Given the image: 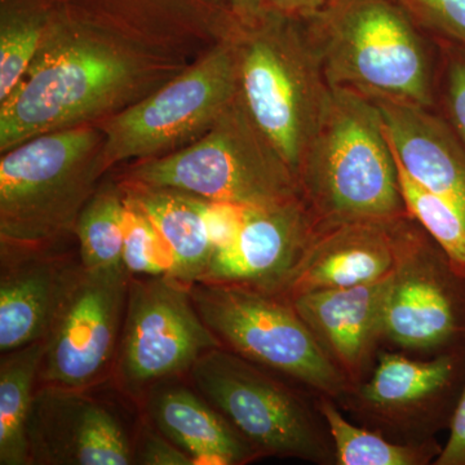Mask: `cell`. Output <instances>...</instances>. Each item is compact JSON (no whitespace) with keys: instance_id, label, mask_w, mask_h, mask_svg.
Instances as JSON below:
<instances>
[{"instance_id":"cell-22","label":"cell","mask_w":465,"mask_h":465,"mask_svg":"<svg viewBox=\"0 0 465 465\" xmlns=\"http://www.w3.org/2000/svg\"><path fill=\"white\" fill-rule=\"evenodd\" d=\"M122 185L145 211L173 253L170 277L189 286L201 281L213 259V247L194 195L174 189Z\"/></svg>"},{"instance_id":"cell-11","label":"cell","mask_w":465,"mask_h":465,"mask_svg":"<svg viewBox=\"0 0 465 465\" xmlns=\"http://www.w3.org/2000/svg\"><path fill=\"white\" fill-rule=\"evenodd\" d=\"M465 390V347L433 357L381 349L371 375L339 403L354 423L400 443L437 440Z\"/></svg>"},{"instance_id":"cell-3","label":"cell","mask_w":465,"mask_h":465,"mask_svg":"<svg viewBox=\"0 0 465 465\" xmlns=\"http://www.w3.org/2000/svg\"><path fill=\"white\" fill-rule=\"evenodd\" d=\"M228 32L237 54L241 103L298 176L331 94L307 24L265 9L246 23L232 16Z\"/></svg>"},{"instance_id":"cell-23","label":"cell","mask_w":465,"mask_h":465,"mask_svg":"<svg viewBox=\"0 0 465 465\" xmlns=\"http://www.w3.org/2000/svg\"><path fill=\"white\" fill-rule=\"evenodd\" d=\"M45 341L2 354L0 360V464L32 465L27 424L39 372Z\"/></svg>"},{"instance_id":"cell-29","label":"cell","mask_w":465,"mask_h":465,"mask_svg":"<svg viewBox=\"0 0 465 465\" xmlns=\"http://www.w3.org/2000/svg\"><path fill=\"white\" fill-rule=\"evenodd\" d=\"M437 43L436 110L465 148V48L448 42Z\"/></svg>"},{"instance_id":"cell-16","label":"cell","mask_w":465,"mask_h":465,"mask_svg":"<svg viewBox=\"0 0 465 465\" xmlns=\"http://www.w3.org/2000/svg\"><path fill=\"white\" fill-rule=\"evenodd\" d=\"M391 274L348 289L313 291L292 300L332 365L351 387L365 381L384 349V308Z\"/></svg>"},{"instance_id":"cell-31","label":"cell","mask_w":465,"mask_h":465,"mask_svg":"<svg viewBox=\"0 0 465 465\" xmlns=\"http://www.w3.org/2000/svg\"><path fill=\"white\" fill-rule=\"evenodd\" d=\"M194 197L206 222L213 253L228 249L240 234L246 215V207L226 202L204 200L198 195Z\"/></svg>"},{"instance_id":"cell-33","label":"cell","mask_w":465,"mask_h":465,"mask_svg":"<svg viewBox=\"0 0 465 465\" xmlns=\"http://www.w3.org/2000/svg\"><path fill=\"white\" fill-rule=\"evenodd\" d=\"M433 465H465V390L450 427L449 439Z\"/></svg>"},{"instance_id":"cell-9","label":"cell","mask_w":465,"mask_h":465,"mask_svg":"<svg viewBox=\"0 0 465 465\" xmlns=\"http://www.w3.org/2000/svg\"><path fill=\"white\" fill-rule=\"evenodd\" d=\"M238 96V65L228 30L180 74L97 124L106 173L118 164L170 154L194 143Z\"/></svg>"},{"instance_id":"cell-12","label":"cell","mask_w":465,"mask_h":465,"mask_svg":"<svg viewBox=\"0 0 465 465\" xmlns=\"http://www.w3.org/2000/svg\"><path fill=\"white\" fill-rule=\"evenodd\" d=\"M223 347L198 313L191 286L170 275L131 277L113 366L118 387L134 399L188 374L207 351Z\"/></svg>"},{"instance_id":"cell-6","label":"cell","mask_w":465,"mask_h":465,"mask_svg":"<svg viewBox=\"0 0 465 465\" xmlns=\"http://www.w3.org/2000/svg\"><path fill=\"white\" fill-rule=\"evenodd\" d=\"M118 179L246 208L302 198L295 173L253 124L240 96L200 139L170 154L134 162Z\"/></svg>"},{"instance_id":"cell-34","label":"cell","mask_w":465,"mask_h":465,"mask_svg":"<svg viewBox=\"0 0 465 465\" xmlns=\"http://www.w3.org/2000/svg\"><path fill=\"white\" fill-rule=\"evenodd\" d=\"M327 2L329 0H262V5L265 9L307 21L317 16Z\"/></svg>"},{"instance_id":"cell-19","label":"cell","mask_w":465,"mask_h":465,"mask_svg":"<svg viewBox=\"0 0 465 465\" xmlns=\"http://www.w3.org/2000/svg\"><path fill=\"white\" fill-rule=\"evenodd\" d=\"M381 112L394 155L407 173L465 220V148L436 109L369 96Z\"/></svg>"},{"instance_id":"cell-17","label":"cell","mask_w":465,"mask_h":465,"mask_svg":"<svg viewBox=\"0 0 465 465\" xmlns=\"http://www.w3.org/2000/svg\"><path fill=\"white\" fill-rule=\"evenodd\" d=\"M0 351L45 341L81 262L58 255L54 246L0 242Z\"/></svg>"},{"instance_id":"cell-5","label":"cell","mask_w":465,"mask_h":465,"mask_svg":"<svg viewBox=\"0 0 465 465\" xmlns=\"http://www.w3.org/2000/svg\"><path fill=\"white\" fill-rule=\"evenodd\" d=\"M105 136L97 124L41 134L0 159V242L57 246L100 186Z\"/></svg>"},{"instance_id":"cell-27","label":"cell","mask_w":465,"mask_h":465,"mask_svg":"<svg viewBox=\"0 0 465 465\" xmlns=\"http://www.w3.org/2000/svg\"><path fill=\"white\" fill-rule=\"evenodd\" d=\"M393 152V150H391ZM394 154V153H393ZM396 158V155H394ZM407 211L451 258L465 264V220L451 204L415 182L396 158Z\"/></svg>"},{"instance_id":"cell-25","label":"cell","mask_w":465,"mask_h":465,"mask_svg":"<svg viewBox=\"0 0 465 465\" xmlns=\"http://www.w3.org/2000/svg\"><path fill=\"white\" fill-rule=\"evenodd\" d=\"M70 0H0V101L25 74L45 30Z\"/></svg>"},{"instance_id":"cell-2","label":"cell","mask_w":465,"mask_h":465,"mask_svg":"<svg viewBox=\"0 0 465 465\" xmlns=\"http://www.w3.org/2000/svg\"><path fill=\"white\" fill-rule=\"evenodd\" d=\"M305 24L330 87L436 109L439 43L394 0H329Z\"/></svg>"},{"instance_id":"cell-20","label":"cell","mask_w":465,"mask_h":465,"mask_svg":"<svg viewBox=\"0 0 465 465\" xmlns=\"http://www.w3.org/2000/svg\"><path fill=\"white\" fill-rule=\"evenodd\" d=\"M143 400L149 423L188 452L194 465H244L262 458L197 391L164 381Z\"/></svg>"},{"instance_id":"cell-24","label":"cell","mask_w":465,"mask_h":465,"mask_svg":"<svg viewBox=\"0 0 465 465\" xmlns=\"http://www.w3.org/2000/svg\"><path fill=\"white\" fill-rule=\"evenodd\" d=\"M336 450V465H433L443 445L439 440L425 443H400L375 430L349 420L335 400L318 396Z\"/></svg>"},{"instance_id":"cell-26","label":"cell","mask_w":465,"mask_h":465,"mask_svg":"<svg viewBox=\"0 0 465 465\" xmlns=\"http://www.w3.org/2000/svg\"><path fill=\"white\" fill-rule=\"evenodd\" d=\"M124 210L125 191L122 183H101L75 225L79 262L84 268L97 271L124 266Z\"/></svg>"},{"instance_id":"cell-30","label":"cell","mask_w":465,"mask_h":465,"mask_svg":"<svg viewBox=\"0 0 465 465\" xmlns=\"http://www.w3.org/2000/svg\"><path fill=\"white\" fill-rule=\"evenodd\" d=\"M434 41L465 48V0H394Z\"/></svg>"},{"instance_id":"cell-10","label":"cell","mask_w":465,"mask_h":465,"mask_svg":"<svg viewBox=\"0 0 465 465\" xmlns=\"http://www.w3.org/2000/svg\"><path fill=\"white\" fill-rule=\"evenodd\" d=\"M384 348L433 357L465 347V264L407 213L393 223Z\"/></svg>"},{"instance_id":"cell-32","label":"cell","mask_w":465,"mask_h":465,"mask_svg":"<svg viewBox=\"0 0 465 465\" xmlns=\"http://www.w3.org/2000/svg\"><path fill=\"white\" fill-rule=\"evenodd\" d=\"M134 464L194 465L188 452L174 445L152 424L145 425L134 448Z\"/></svg>"},{"instance_id":"cell-18","label":"cell","mask_w":465,"mask_h":465,"mask_svg":"<svg viewBox=\"0 0 465 465\" xmlns=\"http://www.w3.org/2000/svg\"><path fill=\"white\" fill-rule=\"evenodd\" d=\"M394 219L316 226L298 264L275 295L292 300L313 291L348 289L387 277L394 264Z\"/></svg>"},{"instance_id":"cell-13","label":"cell","mask_w":465,"mask_h":465,"mask_svg":"<svg viewBox=\"0 0 465 465\" xmlns=\"http://www.w3.org/2000/svg\"><path fill=\"white\" fill-rule=\"evenodd\" d=\"M130 282L124 266L91 271L81 264L45 341L39 385L90 390L108 376Z\"/></svg>"},{"instance_id":"cell-1","label":"cell","mask_w":465,"mask_h":465,"mask_svg":"<svg viewBox=\"0 0 465 465\" xmlns=\"http://www.w3.org/2000/svg\"><path fill=\"white\" fill-rule=\"evenodd\" d=\"M186 66L182 54L99 25L70 7L45 30L25 74L0 101V153L41 134L100 124Z\"/></svg>"},{"instance_id":"cell-14","label":"cell","mask_w":465,"mask_h":465,"mask_svg":"<svg viewBox=\"0 0 465 465\" xmlns=\"http://www.w3.org/2000/svg\"><path fill=\"white\" fill-rule=\"evenodd\" d=\"M27 440L32 464H134L136 439L124 419L88 390L38 385Z\"/></svg>"},{"instance_id":"cell-7","label":"cell","mask_w":465,"mask_h":465,"mask_svg":"<svg viewBox=\"0 0 465 465\" xmlns=\"http://www.w3.org/2000/svg\"><path fill=\"white\" fill-rule=\"evenodd\" d=\"M193 387L258 449L262 458L336 465L317 394L299 382L220 347L188 372Z\"/></svg>"},{"instance_id":"cell-15","label":"cell","mask_w":465,"mask_h":465,"mask_svg":"<svg viewBox=\"0 0 465 465\" xmlns=\"http://www.w3.org/2000/svg\"><path fill=\"white\" fill-rule=\"evenodd\" d=\"M314 229L316 223L302 198L246 208L237 240L228 249L213 253L201 281L278 293L298 264Z\"/></svg>"},{"instance_id":"cell-28","label":"cell","mask_w":465,"mask_h":465,"mask_svg":"<svg viewBox=\"0 0 465 465\" xmlns=\"http://www.w3.org/2000/svg\"><path fill=\"white\" fill-rule=\"evenodd\" d=\"M124 232V265L131 277H159L171 274L173 265V253L145 211L127 194V192Z\"/></svg>"},{"instance_id":"cell-21","label":"cell","mask_w":465,"mask_h":465,"mask_svg":"<svg viewBox=\"0 0 465 465\" xmlns=\"http://www.w3.org/2000/svg\"><path fill=\"white\" fill-rule=\"evenodd\" d=\"M70 5L99 25L171 52L167 42L189 36L217 41L232 17L225 0H70Z\"/></svg>"},{"instance_id":"cell-8","label":"cell","mask_w":465,"mask_h":465,"mask_svg":"<svg viewBox=\"0 0 465 465\" xmlns=\"http://www.w3.org/2000/svg\"><path fill=\"white\" fill-rule=\"evenodd\" d=\"M198 313L223 348L341 402L351 382L332 365L290 300L241 284L194 282Z\"/></svg>"},{"instance_id":"cell-4","label":"cell","mask_w":465,"mask_h":465,"mask_svg":"<svg viewBox=\"0 0 465 465\" xmlns=\"http://www.w3.org/2000/svg\"><path fill=\"white\" fill-rule=\"evenodd\" d=\"M296 177L316 226L409 213L381 112L360 92L331 88Z\"/></svg>"},{"instance_id":"cell-35","label":"cell","mask_w":465,"mask_h":465,"mask_svg":"<svg viewBox=\"0 0 465 465\" xmlns=\"http://www.w3.org/2000/svg\"><path fill=\"white\" fill-rule=\"evenodd\" d=\"M226 7L238 21L253 20L265 11L262 0H225Z\"/></svg>"}]
</instances>
